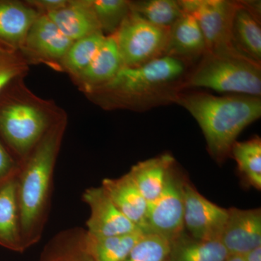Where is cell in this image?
<instances>
[{
    "instance_id": "1",
    "label": "cell",
    "mask_w": 261,
    "mask_h": 261,
    "mask_svg": "<svg viewBox=\"0 0 261 261\" xmlns=\"http://www.w3.org/2000/svg\"><path fill=\"white\" fill-rule=\"evenodd\" d=\"M186 73V63L163 56L140 66L123 67L108 83L84 95L106 111H143L176 102Z\"/></svg>"
},
{
    "instance_id": "2",
    "label": "cell",
    "mask_w": 261,
    "mask_h": 261,
    "mask_svg": "<svg viewBox=\"0 0 261 261\" xmlns=\"http://www.w3.org/2000/svg\"><path fill=\"white\" fill-rule=\"evenodd\" d=\"M68 124V116L43 136L17 175V196L25 250L40 241L50 212L55 168Z\"/></svg>"
},
{
    "instance_id": "3",
    "label": "cell",
    "mask_w": 261,
    "mask_h": 261,
    "mask_svg": "<svg viewBox=\"0 0 261 261\" xmlns=\"http://www.w3.org/2000/svg\"><path fill=\"white\" fill-rule=\"evenodd\" d=\"M176 103L185 108L197 122L209 152L217 161H223L231 154L238 136L261 116L260 97L181 92Z\"/></svg>"
},
{
    "instance_id": "4",
    "label": "cell",
    "mask_w": 261,
    "mask_h": 261,
    "mask_svg": "<svg viewBox=\"0 0 261 261\" xmlns=\"http://www.w3.org/2000/svg\"><path fill=\"white\" fill-rule=\"evenodd\" d=\"M67 116L55 101L36 95L20 78L0 94V140L21 166L53 124Z\"/></svg>"
},
{
    "instance_id": "5",
    "label": "cell",
    "mask_w": 261,
    "mask_h": 261,
    "mask_svg": "<svg viewBox=\"0 0 261 261\" xmlns=\"http://www.w3.org/2000/svg\"><path fill=\"white\" fill-rule=\"evenodd\" d=\"M260 97L261 65L238 51H208L185 80V88Z\"/></svg>"
},
{
    "instance_id": "6",
    "label": "cell",
    "mask_w": 261,
    "mask_h": 261,
    "mask_svg": "<svg viewBox=\"0 0 261 261\" xmlns=\"http://www.w3.org/2000/svg\"><path fill=\"white\" fill-rule=\"evenodd\" d=\"M169 31L130 10L113 35L123 67L140 66L165 56Z\"/></svg>"
},
{
    "instance_id": "7",
    "label": "cell",
    "mask_w": 261,
    "mask_h": 261,
    "mask_svg": "<svg viewBox=\"0 0 261 261\" xmlns=\"http://www.w3.org/2000/svg\"><path fill=\"white\" fill-rule=\"evenodd\" d=\"M185 13L197 20L208 51H238L231 39V27L238 2L228 0H180Z\"/></svg>"
},
{
    "instance_id": "8",
    "label": "cell",
    "mask_w": 261,
    "mask_h": 261,
    "mask_svg": "<svg viewBox=\"0 0 261 261\" xmlns=\"http://www.w3.org/2000/svg\"><path fill=\"white\" fill-rule=\"evenodd\" d=\"M185 181L173 166L161 195L147 205V232L155 233L169 241L185 232Z\"/></svg>"
},
{
    "instance_id": "9",
    "label": "cell",
    "mask_w": 261,
    "mask_h": 261,
    "mask_svg": "<svg viewBox=\"0 0 261 261\" xmlns=\"http://www.w3.org/2000/svg\"><path fill=\"white\" fill-rule=\"evenodd\" d=\"M73 42L47 15H41L29 29L20 53L29 66L44 64L61 72L62 61Z\"/></svg>"
},
{
    "instance_id": "10",
    "label": "cell",
    "mask_w": 261,
    "mask_h": 261,
    "mask_svg": "<svg viewBox=\"0 0 261 261\" xmlns=\"http://www.w3.org/2000/svg\"><path fill=\"white\" fill-rule=\"evenodd\" d=\"M185 228L192 238L220 240L227 222L228 209L207 200L188 181L184 183Z\"/></svg>"
},
{
    "instance_id": "11",
    "label": "cell",
    "mask_w": 261,
    "mask_h": 261,
    "mask_svg": "<svg viewBox=\"0 0 261 261\" xmlns=\"http://www.w3.org/2000/svg\"><path fill=\"white\" fill-rule=\"evenodd\" d=\"M82 200L90 209L86 230L91 235L107 238L140 230L118 210L102 187H89L85 190L82 194Z\"/></svg>"
},
{
    "instance_id": "12",
    "label": "cell",
    "mask_w": 261,
    "mask_h": 261,
    "mask_svg": "<svg viewBox=\"0 0 261 261\" xmlns=\"http://www.w3.org/2000/svg\"><path fill=\"white\" fill-rule=\"evenodd\" d=\"M227 222L220 241L230 255L243 256L261 246L260 208L228 209Z\"/></svg>"
},
{
    "instance_id": "13",
    "label": "cell",
    "mask_w": 261,
    "mask_h": 261,
    "mask_svg": "<svg viewBox=\"0 0 261 261\" xmlns=\"http://www.w3.org/2000/svg\"><path fill=\"white\" fill-rule=\"evenodd\" d=\"M39 13L25 1L0 0V49L18 53Z\"/></svg>"
},
{
    "instance_id": "14",
    "label": "cell",
    "mask_w": 261,
    "mask_h": 261,
    "mask_svg": "<svg viewBox=\"0 0 261 261\" xmlns=\"http://www.w3.org/2000/svg\"><path fill=\"white\" fill-rule=\"evenodd\" d=\"M101 187L118 210L132 224L143 232L148 233L147 224L148 202L128 173L121 177L105 178Z\"/></svg>"
},
{
    "instance_id": "15",
    "label": "cell",
    "mask_w": 261,
    "mask_h": 261,
    "mask_svg": "<svg viewBox=\"0 0 261 261\" xmlns=\"http://www.w3.org/2000/svg\"><path fill=\"white\" fill-rule=\"evenodd\" d=\"M207 47L197 20L185 13L170 28L165 56L176 58L184 63L200 59Z\"/></svg>"
},
{
    "instance_id": "16",
    "label": "cell",
    "mask_w": 261,
    "mask_h": 261,
    "mask_svg": "<svg viewBox=\"0 0 261 261\" xmlns=\"http://www.w3.org/2000/svg\"><path fill=\"white\" fill-rule=\"evenodd\" d=\"M122 68H123V62L114 37H106L92 63L70 80L84 94L108 83Z\"/></svg>"
},
{
    "instance_id": "17",
    "label": "cell",
    "mask_w": 261,
    "mask_h": 261,
    "mask_svg": "<svg viewBox=\"0 0 261 261\" xmlns=\"http://www.w3.org/2000/svg\"><path fill=\"white\" fill-rule=\"evenodd\" d=\"M47 15L65 37L73 42L102 33L92 0H68L64 7Z\"/></svg>"
},
{
    "instance_id": "18",
    "label": "cell",
    "mask_w": 261,
    "mask_h": 261,
    "mask_svg": "<svg viewBox=\"0 0 261 261\" xmlns=\"http://www.w3.org/2000/svg\"><path fill=\"white\" fill-rule=\"evenodd\" d=\"M16 176L0 185V246L23 253L25 249L20 228Z\"/></svg>"
},
{
    "instance_id": "19",
    "label": "cell",
    "mask_w": 261,
    "mask_h": 261,
    "mask_svg": "<svg viewBox=\"0 0 261 261\" xmlns=\"http://www.w3.org/2000/svg\"><path fill=\"white\" fill-rule=\"evenodd\" d=\"M174 164L175 159L171 154H163L140 161L127 173L149 203L161 195Z\"/></svg>"
},
{
    "instance_id": "20",
    "label": "cell",
    "mask_w": 261,
    "mask_h": 261,
    "mask_svg": "<svg viewBox=\"0 0 261 261\" xmlns=\"http://www.w3.org/2000/svg\"><path fill=\"white\" fill-rule=\"evenodd\" d=\"M87 230H62L46 244L37 261H92L87 249Z\"/></svg>"
},
{
    "instance_id": "21",
    "label": "cell",
    "mask_w": 261,
    "mask_h": 261,
    "mask_svg": "<svg viewBox=\"0 0 261 261\" xmlns=\"http://www.w3.org/2000/svg\"><path fill=\"white\" fill-rule=\"evenodd\" d=\"M229 254L220 240H202L185 232L170 241L168 261H225Z\"/></svg>"
},
{
    "instance_id": "22",
    "label": "cell",
    "mask_w": 261,
    "mask_h": 261,
    "mask_svg": "<svg viewBox=\"0 0 261 261\" xmlns=\"http://www.w3.org/2000/svg\"><path fill=\"white\" fill-rule=\"evenodd\" d=\"M231 39L239 53L260 64V22L239 2L233 18Z\"/></svg>"
},
{
    "instance_id": "23",
    "label": "cell",
    "mask_w": 261,
    "mask_h": 261,
    "mask_svg": "<svg viewBox=\"0 0 261 261\" xmlns=\"http://www.w3.org/2000/svg\"><path fill=\"white\" fill-rule=\"evenodd\" d=\"M144 233L138 230L120 236L99 238L87 232V251L92 261H125Z\"/></svg>"
},
{
    "instance_id": "24",
    "label": "cell",
    "mask_w": 261,
    "mask_h": 261,
    "mask_svg": "<svg viewBox=\"0 0 261 261\" xmlns=\"http://www.w3.org/2000/svg\"><path fill=\"white\" fill-rule=\"evenodd\" d=\"M106 38L99 32L73 42L62 61L61 72L71 78L83 71L93 61Z\"/></svg>"
},
{
    "instance_id": "25",
    "label": "cell",
    "mask_w": 261,
    "mask_h": 261,
    "mask_svg": "<svg viewBox=\"0 0 261 261\" xmlns=\"http://www.w3.org/2000/svg\"><path fill=\"white\" fill-rule=\"evenodd\" d=\"M231 154L249 185L261 190V140L256 137L244 142H235Z\"/></svg>"
},
{
    "instance_id": "26",
    "label": "cell",
    "mask_w": 261,
    "mask_h": 261,
    "mask_svg": "<svg viewBox=\"0 0 261 261\" xmlns=\"http://www.w3.org/2000/svg\"><path fill=\"white\" fill-rule=\"evenodd\" d=\"M130 10L149 23L170 29L185 12L176 0L130 1Z\"/></svg>"
},
{
    "instance_id": "27",
    "label": "cell",
    "mask_w": 261,
    "mask_h": 261,
    "mask_svg": "<svg viewBox=\"0 0 261 261\" xmlns=\"http://www.w3.org/2000/svg\"><path fill=\"white\" fill-rule=\"evenodd\" d=\"M94 13L106 37L116 34L130 10L128 0H92Z\"/></svg>"
},
{
    "instance_id": "28",
    "label": "cell",
    "mask_w": 261,
    "mask_h": 261,
    "mask_svg": "<svg viewBox=\"0 0 261 261\" xmlns=\"http://www.w3.org/2000/svg\"><path fill=\"white\" fill-rule=\"evenodd\" d=\"M170 241L155 233H144L125 261H168Z\"/></svg>"
},
{
    "instance_id": "29",
    "label": "cell",
    "mask_w": 261,
    "mask_h": 261,
    "mask_svg": "<svg viewBox=\"0 0 261 261\" xmlns=\"http://www.w3.org/2000/svg\"><path fill=\"white\" fill-rule=\"evenodd\" d=\"M29 65L18 53L0 49V94L10 84L20 78H25Z\"/></svg>"
},
{
    "instance_id": "30",
    "label": "cell",
    "mask_w": 261,
    "mask_h": 261,
    "mask_svg": "<svg viewBox=\"0 0 261 261\" xmlns=\"http://www.w3.org/2000/svg\"><path fill=\"white\" fill-rule=\"evenodd\" d=\"M20 166L0 140V185L10 178L15 177Z\"/></svg>"
},
{
    "instance_id": "31",
    "label": "cell",
    "mask_w": 261,
    "mask_h": 261,
    "mask_svg": "<svg viewBox=\"0 0 261 261\" xmlns=\"http://www.w3.org/2000/svg\"><path fill=\"white\" fill-rule=\"evenodd\" d=\"M25 2L39 15H48L64 7L68 0H25Z\"/></svg>"
},
{
    "instance_id": "32",
    "label": "cell",
    "mask_w": 261,
    "mask_h": 261,
    "mask_svg": "<svg viewBox=\"0 0 261 261\" xmlns=\"http://www.w3.org/2000/svg\"><path fill=\"white\" fill-rule=\"evenodd\" d=\"M239 3L245 7L258 21L260 22V1H240Z\"/></svg>"
},
{
    "instance_id": "33",
    "label": "cell",
    "mask_w": 261,
    "mask_h": 261,
    "mask_svg": "<svg viewBox=\"0 0 261 261\" xmlns=\"http://www.w3.org/2000/svg\"><path fill=\"white\" fill-rule=\"evenodd\" d=\"M243 257L245 261H261V246L247 252Z\"/></svg>"
},
{
    "instance_id": "34",
    "label": "cell",
    "mask_w": 261,
    "mask_h": 261,
    "mask_svg": "<svg viewBox=\"0 0 261 261\" xmlns=\"http://www.w3.org/2000/svg\"><path fill=\"white\" fill-rule=\"evenodd\" d=\"M225 261H245L243 256L240 255H230Z\"/></svg>"
}]
</instances>
